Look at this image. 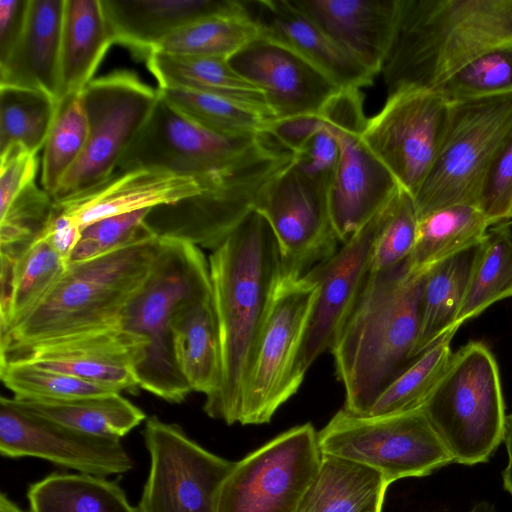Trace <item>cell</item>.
I'll return each mask as SVG.
<instances>
[{
  "label": "cell",
  "mask_w": 512,
  "mask_h": 512,
  "mask_svg": "<svg viewBox=\"0 0 512 512\" xmlns=\"http://www.w3.org/2000/svg\"><path fill=\"white\" fill-rule=\"evenodd\" d=\"M146 63L159 89L215 94L254 105L272 115L263 92L239 75L228 59L152 51L146 56Z\"/></svg>",
  "instance_id": "cell-30"
},
{
  "label": "cell",
  "mask_w": 512,
  "mask_h": 512,
  "mask_svg": "<svg viewBox=\"0 0 512 512\" xmlns=\"http://www.w3.org/2000/svg\"><path fill=\"white\" fill-rule=\"evenodd\" d=\"M114 43L147 56L201 19L244 9L239 0H101Z\"/></svg>",
  "instance_id": "cell-24"
},
{
  "label": "cell",
  "mask_w": 512,
  "mask_h": 512,
  "mask_svg": "<svg viewBox=\"0 0 512 512\" xmlns=\"http://www.w3.org/2000/svg\"><path fill=\"white\" fill-rule=\"evenodd\" d=\"M0 453L9 458H39L100 477L125 474L134 466L121 439L81 433L23 413L2 399Z\"/></svg>",
  "instance_id": "cell-19"
},
{
  "label": "cell",
  "mask_w": 512,
  "mask_h": 512,
  "mask_svg": "<svg viewBox=\"0 0 512 512\" xmlns=\"http://www.w3.org/2000/svg\"><path fill=\"white\" fill-rule=\"evenodd\" d=\"M67 268L66 261L41 234L0 273V333L30 313L51 291Z\"/></svg>",
  "instance_id": "cell-31"
},
{
  "label": "cell",
  "mask_w": 512,
  "mask_h": 512,
  "mask_svg": "<svg viewBox=\"0 0 512 512\" xmlns=\"http://www.w3.org/2000/svg\"><path fill=\"white\" fill-rule=\"evenodd\" d=\"M322 127L320 116H299L274 120L266 132L283 148L295 153Z\"/></svg>",
  "instance_id": "cell-49"
},
{
  "label": "cell",
  "mask_w": 512,
  "mask_h": 512,
  "mask_svg": "<svg viewBox=\"0 0 512 512\" xmlns=\"http://www.w3.org/2000/svg\"><path fill=\"white\" fill-rule=\"evenodd\" d=\"M208 265L221 380L203 410L232 425L238 423L245 379L282 276L278 242L267 219L253 209L212 250Z\"/></svg>",
  "instance_id": "cell-1"
},
{
  "label": "cell",
  "mask_w": 512,
  "mask_h": 512,
  "mask_svg": "<svg viewBox=\"0 0 512 512\" xmlns=\"http://www.w3.org/2000/svg\"><path fill=\"white\" fill-rule=\"evenodd\" d=\"M149 211L143 209L110 216L87 225L67 264L94 258L156 235L145 223Z\"/></svg>",
  "instance_id": "cell-45"
},
{
  "label": "cell",
  "mask_w": 512,
  "mask_h": 512,
  "mask_svg": "<svg viewBox=\"0 0 512 512\" xmlns=\"http://www.w3.org/2000/svg\"><path fill=\"white\" fill-rule=\"evenodd\" d=\"M158 90L179 112L218 133H262L275 120L267 111L235 99L195 91Z\"/></svg>",
  "instance_id": "cell-39"
},
{
  "label": "cell",
  "mask_w": 512,
  "mask_h": 512,
  "mask_svg": "<svg viewBox=\"0 0 512 512\" xmlns=\"http://www.w3.org/2000/svg\"><path fill=\"white\" fill-rule=\"evenodd\" d=\"M0 512H24L15 502L6 494L0 495Z\"/></svg>",
  "instance_id": "cell-53"
},
{
  "label": "cell",
  "mask_w": 512,
  "mask_h": 512,
  "mask_svg": "<svg viewBox=\"0 0 512 512\" xmlns=\"http://www.w3.org/2000/svg\"><path fill=\"white\" fill-rule=\"evenodd\" d=\"M292 159L293 153L267 132H215L179 112L159 92L117 170H165L196 179L205 191L232 182L267 181Z\"/></svg>",
  "instance_id": "cell-4"
},
{
  "label": "cell",
  "mask_w": 512,
  "mask_h": 512,
  "mask_svg": "<svg viewBox=\"0 0 512 512\" xmlns=\"http://www.w3.org/2000/svg\"><path fill=\"white\" fill-rule=\"evenodd\" d=\"M228 62L263 92L275 120L319 116L341 90L298 53L262 35L231 56Z\"/></svg>",
  "instance_id": "cell-20"
},
{
  "label": "cell",
  "mask_w": 512,
  "mask_h": 512,
  "mask_svg": "<svg viewBox=\"0 0 512 512\" xmlns=\"http://www.w3.org/2000/svg\"><path fill=\"white\" fill-rule=\"evenodd\" d=\"M512 203V134L496 155L485 178L477 206L492 225L509 220Z\"/></svg>",
  "instance_id": "cell-46"
},
{
  "label": "cell",
  "mask_w": 512,
  "mask_h": 512,
  "mask_svg": "<svg viewBox=\"0 0 512 512\" xmlns=\"http://www.w3.org/2000/svg\"><path fill=\"white\" fill-rule=\"evenodd\" d=\"M458 330L449 329L423 351L377 398L368 415L400 414L423 408L443 376L451 356V342Z\"/></svg>",
  "instance_id": "cell-37"
},
{
  "label": "cell",
  "mask_w": 512,
  "mask_h": 512,
  "mask_svg": "<svg viewBox=\"0 0 512 512\" xmlns=\"http://www.w3.org/2000/svg\"><path fill=\"white\" fill-rule=\"evenodd\" d=\"M388 203L331 257L307 273L316 280L318 292L299 356L304 375L322 353L331 350L356 305L370 272Z\"/></svg>",
  "instance_id": "cell-18"
},
{
  "label": "cell",
  "mask_w": 512,
  "mask_h": 512,
  "mask_svg": "<svg viewBox=\"0 0 512 512\" xmlns=\"http://www.w3.org/2000/svg\"><path fill=\"white\" fill-rule=\"evenodd\" d=\"M509 220L512 221V203H511L510 212H509Z\"/></svg>",
  "instance_id": "cell-55"
},
{
  "label": "cell",
  "mask_w": 512,
  "mask_h": 512,
  "mask_svg": "<svg viewBox=\"0 0 512 512\" xmlns=\"http://www.w3.org/2000/svg\"><path fill=\"white\" fill-rule=\"evenodd\" d=\"M322 455L367 466L391 484L454 462L422 409L383 416L339 410L317 434Z\"/></svg>",
  "instance_id": "cell-9"
},
{
  "label": "cell",
  "mask_w": 512,
  "mask_h": 512,
  "mask_svg": "<svg viewBox=\"0 0 512 512\" xmlns=\"http://www.w3.org/2000/svg\"><path fill=\"white\" fill-rule=\"evenodd\" d=\"M31 512H136L122 487L106 477L52 473L27 491Z\"/></svg>",
  "instance_id": "cell-34"
},
{
  "label": "cell",
  "mask_w": 512,
  "mask_h": 512,
  "mask_svg": "<svg viewBox=\"0 0 512 512\" xmlns=\"http://www.w3.org/2000/svg\"><path fill=\"white\" fill-rule=\"evenodd\" d=\"M29 0H0V63L19 41L27 18Z\"/></svg>",
  "instance_id": "cell-50"
},
{
  "label": "cell",
  "mask_w": 512,
  "mask_h": 512,
  "mask_svg": "<svg viewBox=\"0 0 512 512\" xmlns=\"http://www.w3.org/2000/svg\"><path fill=\"white\" fill-rule=\"evenodd\" d=\"M38 167L37 154L19 146H10L0 152V214L35 181Z\"/></svg>",
  "instance_id": "cell-47"
},
{
  "label": "cell",
  "mask_w": 512,
  "mask_h": 512,
  "mask_svg": "<svg viewBox=\"0 0 512 512\" xmlns=\"http://www.w3.org/2000/svg\"><path fill=\"white\" fill-rule=\"evenodd\" d=\"M289 2L372 74L381 72L395 36L400 0Z\"/></svg>",
  "instance_id": "cell-21"
},
{
  "label": "cell",
  "mask_w": 512,
  "mask_h": 512,
  "mask_svg": "<svg viewBox=\"0 0 512 512\" xmlns=\"http://www.w3.org/2000/svg\"><path fill=\"white\" fill-rule=\"evenodd\" d=\"M111 44L114 41L101 0H65L58 101L84 89Z\"/></svg>",
  "instance_id": "cell-27"
},
{
  "label": "cell",
  "mask_w": 512,
  "mask_h": 512,
  "mask_svg": "<svg viewBox=\"0 0 512 512\" xmlns=\"http://www.w3.org/2000/svg\"><path fill=\"white\" fill-rule=\"evenodd\" d=\"M318 284L281 276L242 390L238 423H269L300 387L299 356Z\"/></svg>",
  "instance_id": "cell-10"
},
{
  "label": "cell",
  "mask_w": 512,
  "mask_h": 512,
  "mask_svg": "<svg viewBox=\"0 0 512 512\" xmlns=\"http://www.w3.org/2000/svg\"><path fill=\"white\" fill-rule=\"evenodd\" d=\"M319 116L339 147L337 166L328 187V203L335 233L343 244L400 187L363 140L368 118L360 89H341Z\"/></svg>",
  "instance_id": "cell-12"
},
{
  "label": "cell",
  "mask_w": 512,
  "mask_h": 512,
  "mask_svg": "<svg viewBox=\"0 0 512 512\" xmlns=\"http://www.w3.org/2000/svg\"><path fill=\"white\" fill-rule=\"evenodd\" d=\"M87 138L88 122L81 92L62 98L43 148L41 183L51 197L81 157Z\"/></svg>",
  "instance_id": "cell-40"
},
{
  "label": "cell",
  "mask_w": 512,
  "mask_h": 512,
  "mask_svg": "<svg viewBox=\"0 0 512 512\" xmlns=\"http://www.w3.org/2000/svg\"><path fill=\"white\" fill-rule=\"evenodd\" d=\"M422 410L454 462H487L504 440L507 418L499 367L489 347L469 341L453 353Z\"/></svg>",
  "instance_id": "cell-7"
},
{
  "label": "cell",
  "mask_w": 512,
  "mask_h": 512,
  "mask_svg": "<svg viewBox=\"0 0 512 512\" xmlns=\"http://www.w3.org/2000/svg\"><path fill=\"white\" fill-rule=\"evenodd\" d=\"M512 221L492 225L480 242L454 326L512 297Z\"/></svg>",
  "instance_id": "cell-35"
},
{
  "label": "cell",
  "mask_w": 512,
  "mask_h": 512,
  "mask_svg": "<svg viewBox=\"0 0 512 512\" xmlns=\"http://www.w3.org/2000/svg\"><path fill=\"white\" fill-rule=\"evenodd\" d=\"M450 108L435 89L406 88L388 94L382 109L367 120L363 140L413 198L439 156Z\"/></svg>",
  "instance_id": "cell-14"
},
{
  "label": "cell",
  "mask_w": 512,
  "mask_h": 512,
  "mask_svg": "<svg viewBox=\"0 0 512 512\" xmlns=\"http://www.w3.org/2000/svg\"><path fill=\"white\" fill-rule=\"evenodd\" d=\"M260 35L277 41L306 59L341 89L373 84L374 74L339 48L289 0L244 1Z\"/></svg>",
  "instance_id": "cell-23"
},
{
  "label": "cell",
  "mask_w": 512,
  "mask_h": 512,
  "mask_svg": "<svg viewBox=\"0 0 512 512\" xmlns=\"http://www.w3.org/2000/svg\"><path fill=\"white\" fill-rule=\"evenodd\" d=\"M56 209L51 195L35 181L30 183L0 214V264L13 266L42 233Z\"/></svg>",
  "instance_id": "cell-41"
},
{
  "label": "cell",
  "mask_w": 512,
  "mask_h": 512,
  "mask_svg": "<svg viewBox=\"0 0 512 512\" xmlns=\"http://www.w3.org/2000/svg\"><path fill=\"white\" fill-rule=\"evenodd\" d=\"M154 235L67 264L58 282L24 318L0 333V348L27 345L119 323L147 281L161 249Z\"/></svg>",
  "instance_id": "cell-5"
},
{
  "label": "cell",
  "mask_w": 512,
  "mask_h": 512,
  "mask_svg": "<svg viewBox=\"0 0 512 512\" xmlns=\"http://www.w3.org/2000/svg\"><path fill=\"white\" fill-rule=\"evenodd\" d=\"M435 90L450 102L512 93V43L467 63Z\"/></svg>",
  "instance_id": "cell-42"
},
{
  "label": "cell",
  "mask_w": 512,
  "mask_h": 512,
  "mask_svg": "<svg viewBox=\"0 0 512 512\" xmlns=\"http://www.w3.org/2000/svg\"><path fill=\"white\" fill-rule=\"evenodd\" d=\"M146 342L120 324L27 345L0 348V364L27 362L116 392L136 393L134 368Z\"/></svg>",
  "instance_id": "cell-17"
},
{
  "label": "cell",
  "mask_w": 512,
  "mask_h": 512,
  "mask_svg": "<svg viewBox=\"0 0 512 512\" xmlns=\"http://www.w3.org/2000/svg\"><path fill=\"white\" fill-rule=\"evenodd\" d=\"M492 226L476 205L459 204L433 211L418 220L409 262L413 269L434 264L478 245Z\"/></svg>",
  "instance_id": "cell-33"
},
{
  "label": "cell",
  "mask_w": 512,
  "mask_h": 512,
  "mask_svg": "<svg viewBox=\"0 0 512 512\" xmlns=\"http://www.w3.org/2000/svg\"><path fill=\"white\" fill-rule=\"evenodd\" d=\"M503 441L506 445L508 453V464L502 473L503 486L505 490L508 491L512 496V412L509 415H507L506 418Z\"/></svg>",
  "instance_id": "cell-52"
},
{
  "label": "cell",
  "mask_w": 512,
  "mask_h": 512,
  "mask_svg": "<svg viewBox=\"0 0 512 512\" xmlns=\"http://www.w3.org/2000/svg\"><path fill=\"white\" fill-rule=\"evenodd\" d=\"M0 377L14 397L70 399L116 392L103 386L32 363L0 364Z\"/></svg>",
  "instance_id": "cell-43"
},
{
  "label": "cell",
  "mask_w": 512,
  "mask_h": 512,
  "mask_svg": "<svg viewBox=\"0 0 512 512\" xmlns=\"http://www.w3.org/2000/svg\"><path fill=\"white\" fill-rule=\"evenodd\" d=\"M57 107L56 99L45 92L0 86V152L19 146L37 154L44 148Z\"/></svg>",
  "instance_id": "cell-38"
},
{
  "label": "cell",
  "mask_w": 512,
  "mask_h": 512,
  "mask_svg": "<svg viewBox=\"0 0 512 512\" xmlns=\"http://www.w3.org/2000/svg\"><path fill=\"white\" fill-rule=\"evenodd\" d=\"M512 134V93L451 102L439 156L415 195L418 218L478 204L488 171Z\"/></svg>",
  "instance_id": "cell-8"
},
{
  "label": "cell",
  "mask_w": 512,
  "mask_h": 512,
  "mask_svg": "<svg viewBox=\"0 0 512 512\" xmlns=\"http://www.w3.org/2000/svg\"><path fill=\"white\" fill-rule=\"evenodd\" d=\"M65 0H29L23 33L0 63V86L39 90L58 102Z\"/></svg>",
  "instance_id": "cell-25"
},
{
  "label": "cell",
  "mask_w": 512,
  "mask_h": 512,
  "mask_svg": "<svg viewBox=\"0 0 512 512\" xmlns=\"http://www.w3.org/2000/svg\"><path fill=\"white\" fill-rule=\"evenodd\" d=\"M426 270L409 260L369 273L330 352L345 389L344 409L368 415L381 393L417 358L421 294Z\"/></svg>",
  "instance_id": "cell-2"
},
{
  "label": "cell",
  "mask_w": 512,
  "mask_h": 512,
  "mask_svg": "<svg viewBox=\"0 0 512 512\" xmlns=\"http://www.w3.org/2000/svg\"><path fill=\"white\" fill-rule=\"evenodd\" d=\"M469 512H496L493 504L487 501H481L474 505Z\"/></svg>",
  "instance_id": "cell-54"
},
{
  "label": "cell",
  "mask_w": 512,
  "mask_h": 512,
  "mask_svg": "<svg viewBox=\"0 0 512 512\" xmlns=\"http://www.w3.org/2000/svg\"><path fill=\"white\" fill-rule=\"evenodd\" d=\"M389 485L372 468L322 455L319 470L296 512H382Z\"/></svg>",
  "instance_id": "cell-29"
},
{
  "label": "cell",
  "mask_w": 512,
  "mask_h": 512,
  "mask_svg": "<svg viewBox=\"0 0 512 512\" xmlns=\"http://www.w3.org/2000/svg\"><path fill=\"white\" fill-rule=\"evenodd\" d=\"M338 158V143L323 122V127L293 153L292 163L307 176L329 185Z\"/></svg>",
  "instance_id": "cell-48"
},
{
  "label": "cell",
  "mask_w": 512,
  "mask_h": 512,
  "mask_svg": "<svg viewBox=\"0 0 512 512\" xmlns=\"http://www.w3.org/2000/svg\"><path fill=\"white\" fill-rule=\"evenodd\" d=\"M311 423L295 426L234 462L215 512H296L322 461Z\"/></svg>",
  "instance_id": "cell-13"
},
{
  "label": "cell",
  "mask_w": 512,
  "mask_h": 512,
  "mask_svg": "<svg viewBox=\"0 0 512 512\" xmlns=\"http://www.w3.org/2000/svg\"><path fill=\"white\" fill-rule=\"evenodd\" d=\"M57 207V205H56ZM82 229L69 215L58 207L41 236L67 263L81 237Z\"/></svg>",
  "instance_id": "cell-51"
},
{
  "label": "cell",
  "mask_w": 512,
  "mask_h": 512,
  "mask_svg": "<svg viewBox=\"0 0 512 512\" xmlns=\"http://www.w3.org/2000/svg\"><path fill=\"white\" fill-rule=\"evenodd\" d=\"M175 363L192 392L211 397L221 380V349L212 298L182 306L172 322Z\"/></svg>",
  "instance_id": "cell-28"
},
{
  "label": "cell",
  "mask_w": 512,
  "mask_h": 512,
  "mask_svg": "<svg viewBox=\"0 0 512 512\" xmlns=\"http://www.w3.org/2000/svg\"><path fill=\"white\" fill-rule=\"evenodd\" d=\"M418 220L413 197L399 188L387 205L369 273L388 272L409 260L416 241Z\"/></svg>",
  "instance_id": "cell-44"
},
{
  "label": "cell",
  "mask_w": 512,
  "mask_h": 512,
  "mask_svg": "<svg viewBox=\"0 0 512 512\" xmlns=\"http://www.w3.org/2000/svg\"><path fill=\"white\" fill-rule=\"evenodd\" d=\"M202 191L194 178L139 168L117 170L99 185L55 203L83 229L106 217L174 204Z\"/></svg>",
  "instance_id": "cell-22"
},
{
  "label": "cell",
  "mask_w": 512,
  "mask_h": 512,
  "mask_svg": "<svg viewBox=\"0 0 512 512\" xmlns=\"http://www.w3.org/2000/svg\"><path fill=\"white\" fill-rule=\"evenodd\" d=\"M88 122L85 149L52 197L61 202L107 180L149 118L159 90L134 73L93 78L81 91Z\"/></svg>",
  "instance_id": "cell-11"
},
{
  "label": "cell",
  "mask_w": 512,
  "mask_h": 512,
  "mask_svg": "<svg viewBox=\"0 0 512 512\" xmlns=\"http://www.w3.org/2000/svg\"><path fill=\"white\" fill-rule=\"evenodd\" d=\"M512 43V0H400L381 73L388 94L436 89L479 56Z\"/></svg>",
  "instance_id": "cell-3"
},
{
  "label": "cell",
  "mask_w": 512,
  "mask_h": 512,
  "mask_svg": "<svg viewBox=\"0 0 512 512\" xmlns=\"http://www.w3.org/2000/svg\"><path fill=\"white\" fill-rule=\"evenodd\" d=\"M329 185L301 172L292 161L258 195L254 209L278 242L282 276L299 278L337 251L328 203Z\"/></svg>",
  "instance_id": "cell-16"
},
{
  "label": "cell",
  "mask_w": 512,
  "mask_h": 512,
  "mask_svg": "<svg viewBox=\"0 0 512 512\" xmlns=\"http://www.w3.org/2000/svg\"><path fill=\"white\" fill-rule=\"evenodd\" d=\"M260 35L244 9L192 23L166 38L154 51L185 57L229 59Z\"/></svg>",
  "instance_id": "cell-36"
},
{
  "label": "cell",
  "mask_w": 512,
  "mask_h": 512,
  "mask_svg": "<svg viewBox=\"0 0 512 512\" xmlns=\"http://www.w3.org/2000/svg\"><path fill=\"white\" fill-rule=\"evenodd\" d=\"M142 434L150 465L136 512H215L219 488L234 462L157 416L145 420Z\"/></svg>",
  "instance_id": "cell-15"
},
{
  "label": "cell",
  "mask_w": 512,
  "mask_h": 512,
  "mask_svg": "<svg viewBox=\"0 0 512 512\" xmlns=\"http://www.w3.org/2000/svg\"><path fill=\"white\" fill-rule=\"evenodd\" d=\"M161 239L153 269L119 324L146 342L134 368L139 388L178 404L192 391L175 363L172 322L185 304L211 299L212 290L208 259L201 248L178 239Z\"/></svg>",
  "instance_id": "cell-6"
},
{
  "label": "cell",
  "mask_w": 512,
  "mask_h": 512,
  "mask_svg": "<svg viewBox=\"0 0 512 512\" xmlns=\"http://www.w3.org/2000/svg\"><path fill=\"white\" fill-rule=\"evenodd\" d=\"M479 244L442 260L427 270L421 294L415 357L449 329L456 327L455 319L466 292Z\"/></svg>",
  "instance_id": "cell-32"
},
{
  "label": "cell",
  "mask_w": 512,
  "mask_h": 512,
  "mask_svg": "<svg viewBox=\"0 0 512 512\" xmlns=\"http://www.w3.org/2000/svg\"><path fill=\"white\" fill-rule=\"evenodd\" d=\"M1 399L23 413L98 437L121 439L147 419L120 392L70 399Z\"/></svg>",
  "instance_id": "cell-26"
}]
</instances>
